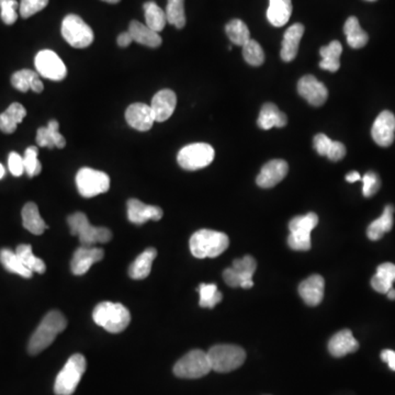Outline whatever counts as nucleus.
<instances>
[{
    "label": "nucleus",
    "mask_w": 395,
    "mask_h": 395,
    "mask_svg": "<svg viewBox=\"0 0 395 395\" xmlns=\"http://www.w3.org/2000/svg\"><path fill=\"white\" fill-rule=\"evenodd\" d=\"M92 318L96 324L112 334L123 332L130 322L131 314L126 306L113 302H102L96 306Z\"/></svg>",
    "instance_id": "obj_3"
},
{
    "label": "nucleus",
    "mask_w": 395,
    "mask_h": 395,
    "mask_svg": "<svg viewBox=\"0 0 395 395\" xmlns=\"http://www.w3.org/2000/svg\"><path fill=\"white\" fill-rule=\"evenodd\" d=\"M129 32L133 42L142 44V45L148 46V48H158L162 44V38L158 32L154 31L148 26L135 21V20L130 23Z\"/></svg>",
    "instance_id": "obj_27"
},
{
    "label": "nucleus",
    "mask_w": 395,
    "mask_h": 395,
    "mask_svg": "<svg viewBox=\"0 0 395 395\" xmlns=\"http://www.w3.org/2000/svg\"><path fill=\"white\" fill-rule=\"evenodd\" d=\"M17 8L16 0H0V17L6 25H13L17 21Z\"/></svg>",
    "instance_id": "obj_44"
},
{
    "label": "nucleus",
    "mask_w": 395,
    "mask_h": 395,
    "mask_svg": "<svg viewBox=\"0 0 395 395\" xmlns=\"http://www.w3.org/2000/svg\"><path fill=\"white\" fill-rule=\"evenodd\" d=\"M304 33V26L301 23H294L286 30L282 41V53H280L284 62H291L296 59Z\"/></svg>",
    "instance_id": "obj_23"
},
{
    "label": "nucleus",
    "mask_w": 395,
    "mask_h": 395,
    "mask_svg": "<svg viewBox=\"0 0 395 395\" xmlns=\"http://www.w3.org/2000/svg\"><path fill=\"white\" fill-rule=\"evenodd\" d=\"M62 35L65 41L75 49H85L94 42V32L91 28L76 15H68L64 18Z\"/></svg>",
    "instance_id": "obj_9"
},
{
    "label": "nucleus",
    "mask_w": 395,
    "mask_h": 395,
    "mask_svg": "<svg viewBox=\"0 0 395 395\" xmlns=\"http://www.w3.org/2000/svg\"><path fill=\"white\" fill-rule=\"evenodd\" d=\"M226 34L232 43L244 46L250 40V32L247 26L240 19L228 22L226 27Z\"/></svg>",
    "instance_id": "obj_37"
},
{
    "label": "nucleus",
    "mask_w": 395,
    "mask_h": 395,
    "mask_svg": "<svg viewBox=\"0 0 395 395\" xmlns=\"http://www.w3.org/2000/svg\"><path fill=\"white\" fill-rule=\"evenodd\" d=\"M344 32L346 34L347 43L352 46V49H362L368 43L369 35L360 27V23L356 17H350L347 19L344 26Z\"/></svg>",
    "instance_id": "obj_34"
},
{
    "label": "nucleus",
    "mask_w": 395,
    "mask_h": 395,
    "mask_svg": "<svg viewBox=\"0 0 395 395\" xmlns=\"http://www.w3.org/2000/svg\"><path fill=\"white\" fill-rule=\"evenodd\" d=\"M162 218V210L160 206H148L138 199L128 201V218L136 226L146 223L148 221H160Z\"/></svg>",
    "instance_id": "obj_20"
},
{
    "label": "nucleus",
    "mask_w": 395,
    "mask_h": 395,
    "mask_svg": "<svg viewBox=\"0 0 395 395\" xmlns=\"http://www.w3.org/2000/svg\"><path fill=\"white\" fill-rule=\"evenodd\" d=\"M345 155H346V148H345L344 144L340 143V142L333 141L328 157L332 162H338V160H343Z\"/></svg>",
    "instance_id": "obj_49"
},
{
    "label": "nucleus",
    "mask_w": 395,
    "mask_h": 395,
    "mask_svg": "<svg viewBox=\"0 0 395 395\" xmlns=\"http://www.w3.org/2000/svg\"><path fill=\"white\" fill-rule=\"evenodd\" d=\"M59 122L51 120L46 128H40L37 133V143L41 148H64L66 140L59 131Z\"/></svg>",
    "instance_id": "obj_25"
},
{
    "label": "nucleus",
    "mask_w": 395,
    "mask_h": 395,
    "mask_svg": "<svg viewBox=\"0 0 395 395\" xmlns=\"http://www.w3.org/2000/svg\"><path fill=\"white\" fill-rule=\"evenodd\" d=\"M177 104V96L170 89L158 91L150 104L156 122H165L172 117Z\"/></svg>",
    "instance_id": "obj_19"
},
{
    "label": "nucleus",
    "mask_w": 395,
    "mask_h": 395,
    "mask_svg": "<svg viewBox=\"0 0 395 395\" xmlns=\"http://www.w3.org/2000/svg\"><path fill=\"white\" fill-rule=\"evenodd\" d=\"M333 141L325 134L320 133L314 138V148L321 156H328Z\"/></svg>",
    "instance_id": "obj_48"
},
{
    "label": "nucleus",
    "mask_w": 395,
    "mask_h": 395,
    "mask_svg": "<svg viewBox=\"0 0 395 395\" xmlns=\"http://www.w3.org/2000/svg\"><path fill=\"white\" fill-rule=\"evenodd\" d=\"M213 148L206 143L184 146L178 153V164L186 170H198L210 165L214 160Z\"/></svg>",
    "instance_id": "obj_10"
},
{
    "label": "nucleus",
    "mask_w": 395,
    "mask_h": 395,
    "mask_svg": "<svg viewBox=\"0 0 395 395\" xmlns=\"http://www.w3.org/2000/svg\"><path fill=\"white\" fill-rule=\"evenodd\" d=\"M298 91L301 97L314 107L324 104L328 97V88L312 75L304 76L299 80Z\"/></svg>",
    "instance_id": "obj_15"
},
{
    "label": "nucleus",
    "mask_w": 395,
    "mask_h": 395,
    "mask_svg": "<svg viewBox=\"0 0 395 395\" xmlns=\"http://www.w3.org/2000/svg\"><path fill=\"white\" fill-rule=\"evenodd\" d=\"M243 56L252 66H260L265 61L264 50L257 41L252 39L243 46Z\"/></svg>",
    "instance_id": "obj_41"
},
{
    "label": "nucleus",
    "mask_w": 395,
    "mask_h": 395,
    "mask_svg": "<svg viewBox=\"0 0 395 395\" xmlns=\"http://www.w3.org/2000/svg\"><path fill=\"white\" fill-rule=\"evenodd\" d=\"M212 370L208 352L191 350L178 360L174 367V374L179 378L199 379Z\"/></svg>",
    "instance_id": "obj_8"
},
{
    "label": "nucleus",
    "mask_w": 395,
    "mask_h": 395,
    "mask_svg": "<svg viewBox=\"0 0 395 395\" xmlns=\"http://www.w3.org/2000/svg\"><path fill=\"white\" fill-rule=\"evenodd\" d=\"M38 77H39V74L31 69H21L13 74L11 77V84L19 91L27 92L28 90L31 89L32 83Z\"/></svg>",
    "instance_id": "obj_42"
},
{
    "label": "nucleus",
    "mask_w": 395,
    "mask_h": 395,
    "mask_svg": "<svg viewBox=\"0 0 395 395\" xmlns=\"http://www.w3.org/2000/svg\"><path fill=\"white\" fill-rule=\"evenodd\" d=\"M381 359H382L383 362L389 365L390 369L395 371V352L390 350H383V352H381Z\"/></svg>",
    "instance_id": "obj_50"
},
{
    "label": "nucleus",
    "mask_w": 395,
    "mask_h": 395,
    "mask_svg": "<svg viewBox=\"0 0 395 395\" xmlns=\"http://www.w3.org/2000/svg\"><path fill=\"white\" fill-rule=\"evenodd\" d=\"M362 179V182H364L362 194H364V196H366V198H370V196H374V194L378 192V190L380 189V178H379V176L377 175L376 172H367L366 175H365Z\"/></svg>",
    "instance_id": "obj_46"
},
{
    "label": "nucleus",
    "mask_w": 395,
    "mask_h": 395,
    "mask_svg": "<svg viewBox=\"0 0 395 395\" xmlns=\"http://www.w3.org/2000/svg\"><path fill=\"white\" fill-rule=\"evenodd\" d=\"M35 67L38 73L50 80L60 82L67 75L65 64L60 56L51 50L40 51L35 56Z\"/></svg>",
    "instance_id": "obj_13"
},
{
    "label": "nucleus",
    "mask_w": 395,
    "mask_h": 395,
    "mask_svg": "<svg viewBox=\"0 0 395 395\" xmlns=\"http://www.w3.org/2000/svg\"><path fill=\"white\" fill-rule=\"evenodd\" d=\"M200 294L199 304L202 308H213L216 304L222 301V294L218 290V286L214 284H201L198 288Z\"/></svg>",
    "instance_id": "obj_40"
},
{
    "label": "nucleus",
    "mask_w": 395,
    "mask_h": 395,
    "mask_svg": "<svg viewBox=\"0 0 395 395\" xmlns=\"http://www.w3.org/2000/svg\"><path fill=\"white\" fill-rule=\"evenodd\" d=\"M104 256V252L101 248L96 247V246H90V247L82 246L74 252L71 262L72 272L76 276L85 274L90 269V267L96 262H100Z\"/></svg>",
    "instance_id": "obj_16"
},
{
    "label": "nucleus",
    "mask_w": 395,
    "mask_h": 395,
    "mask_svg": "<svg viewBox=\"0 0 395 395\" xmlns=\"http://www.w3.org/2000/svg\"><path fill=\"white\" fill-rule=\"evenodd\" d=\"M104 1H106V3L108 4H118L120 0H104Z\"/></svg>",
    "instance_id": "obj_55"
},
{
    "label": "nucleus",
    "mask_w": 395,
    "mask_h": 395,
    "mask_svg": "<svg viewBox=\"0 0 395 395\" xmlns=\"http://www.w3.org/2000/svg\"><path fill=\"white\" fill-rule=\"evenodd\" d=\"M126 120L131 128L141 132L152 129L154 122H156L150 106L140 102L131 104L126 109Z\"/></svg>",
    "instance_id": "obj_17"
},
{
    "label": "nucleus",
    "mask_w": 395,
    "mask_h": 395,
    "mask_svg": "<svg viewBox=\"0 0 395 395\" xmlns=\"http://www.w3.org/2000/svg\"><path fill=\"white\" fill-rule=\"evenodd\" d=\"M76 186L82 196L92 198L109 190L110 178L106 172L92 168H82L76 175Z\"/></svg>",
    "instance_id": "obj_11"
},
{
    "label": "nucleus",
    "mask_w": 395,
    "mask_h": 395,
    "mask_svg": "<svg viewBox=\"0 0 395 395\" xmlns=\"http://www.w3.org/2000/svg\"><path fill=\"white\" fill-rule=\"evenodd\" d=\"M230 245L226 234L212 230H200L190 238V250L194 257L216 258L223 254Z\"/></svg>",
    "instance_id": "obj_2"
},
{
    "label": "nucleus",
    "mask_w": 395,
    "mask_h": 395,
    "mask_svg": "<svg viewBox=\"0 0 395 395\" xmlns=\"http://www.w3.org/2000/svg\"><path fill=\"white\" fill-rule=\"evenodd\" d=\"M8 166H9V170L13 176L16 177H20V176L25 172V162H23V157L20 156L19 154L16 153V152H11L9 154V157H8Z\"/></svg>",
    "instance_id": "obj_47"
},
{
    "label": "nucleus",
    "mask_w": 395,
    "mask_h": 395,
    "mask_svg": "<svg viewBox=\"0 0 395 395\" xmlns=\"http://www.w3.org/2000/svg\"><path fill=\"white\" fill-rule=\"evenodd\" d=\"M292 13L291 0H269L267 10V19L274 27H284L288 23Z\"/></svg>",
    "instance_id": "obj_26"
},
{
    "label": "nucleus",
    "mask_w": 395,
    "mask_h": 395,
    "mask_svg": "<svg viewBox=\"0 0 395 395\" xmlns=\"http://www.w3.org/2000/svg\"><path fill=\"white\" fill-rule=\"evenodd\" d=\"M67 326L65 316L59 311H52L44 316L35 332L32 334L28 345L30 355H38L46 350Z\"/></svg>",
    "instance_id": "obj_1"
},
{
    "label": "nucleus",
    "mask_w": 395,
    "mask_h": 395,
    "mask_svg": "<svg viewBox=\"0 0 395 395\" xmlns=\"http://www.w3.org/2000/svg\"><path fill=\"white\" fill-rule=\"evenodd\" d=\"M86 359L83 355L75 354L68 359L61 372L56 377L54 392L56 395H72L85 374Z\"/></svg>",
    "instance_id": "obj_5"
},
{
    "label": "nucleus",
    "mask_w": 395,
    "mask_h": 395,
    "mask_svg": "<svg viewBox=\"0 0 395 395\" xmlns=\"http://www.w3.org/2000/svg\"><path fill=\"white\" fill-rule=\"evenodd\" d=\"M143 8L146 26L155 32L162 31L167 23L165 11L154 1H148L144 4Z\"/></svg>",
    "instance_id": "obj_36"
},
{
    "label": "nucleus",
    "mask_w": 395,
    "mask_h": 395,
    "mask_svg": "<svg viewBox=\"0 0 395 395\" xmlns=\"http://www.w3.org/2000/svg\"><path fill=\"white\" fill-rule=\"evenodd\" d=\"M156 256H157V250L153 247L148 248L141 255H138V258L130 266V277L135 280H142L150 276Z\"/></svg>",
    "instance_id": "obj_30"
},
{
    "label": "nucleus",
    "mask_w": 395,
    "mask_h": 395,
    "mask_svg": "<svg viewBox=\"0 0 395 395\" xmlns=\"http://www.w3.org/2000/svg\"><path fill=\"white\" fill-rule=\"evenodd\" d=\"M325 282L322 276L313 274L299 286V294L308 306H316L324 298Z\"/></svg>",
    "instance_id": "obj_21"
},
{
    "label": "nucleus",
    "mask_w": 395,
    "mask_h": 395,
    "mask_svg": "<svg viewBox=\"0 0 395 395\" xmlns=\"http://www.w3.org/2000/svg\"><path fill=\"white\" fill-rule=\"evenodd\" d=\"M395 282V265L392 262H384L377 269V274L371 279V286L379 294H386L393 282Z\"/></svg>",
    "instance_id": "obj_31"
},
{
    "label": "nucleus",
    "mask_w": 395,
    "mask_h": 395,
    "mask_svg": "<svg viewBox=\"0 0 395 395\" xmlns=\"http://www.w3.org/2000/svg\"><path fill=\"white\" fill-rule=\"evenodd\" d=\"M5 174H6L5 167H4V166L1 165V164H0V179H3L4 176H5Z\"/></svg>",
    "instance_id": "obj_54"
},
{
    "label": "nucleus",
    "mask_w": 395,
    "mask_h": 395,
    "mask_svg": "<svg viewBox=\"0 0 395 395\" xmlns=\"http://www.w3.org/2000/svg\"><path fill=\"white\" fill-rule=\"evenodd\" d=\"M343 53V46L340 41H332L328 46L321 48L320 54L322 61L320 62V67L325 71H338L340 67V55Z\"/></svg>",
    "instance_id": "obj_32"
},
{
    "label": "nucleus",
    "mask_w": 395,
    "mask_h": 395,
    "mask_svg": "<svg viewBox=\"0 0 395 395\" xmlns=\"http://www.w3.org/2000/svg\"><path fill=\"white\" fill-rule=\"evenodd\" d=\"M318 224V216L313 212L306 216H296L289 223L290 235L288 244L290 248L299 252H306L311 250V232Z\"/></svg>",
    "instance_id": "obj_7"
},
{
    "label": "nucleus",
    "mask_w": 395,
    "mask_h": 395,
    "mask_svg": "<svg viewBox=\"0 0 395 395\" xmlns=\"http://www.w3.org/2000/svg\"><path fill=\"white\" fill-rule=\"evenodd\" d=\"M256 260L250 255H246L245 257L234 260L233 266L224 270V282L232 288H252L254 286L252 276L256 272Z\"/></svg>",
    "instance_id": "obj_12"
},
{
    "label": "nucleus",
    "mask_w": 395,
    "mask_h": 395,
    "mask_svg": "<svg viewBox=\"0 0 395 395\" xmlns=\"http://www.w3.org/2000/svg\"><path fill=\"white\" fill-rule=\"evenodd\" d=\"M288 123V118L280 111L274 104H265L260 110L257 124L260 129L270 130L272 128H284Z\"/></svg>",
    "instance_id": "obj_24"
},
{
    "label": "nucleus",
    "mask_w": 395,
    "mask_h": 395,
    "mask_svg": "<svg viewBox=\"0 0 395 395\" xmlns=\"http://www.w3.org/2000/svg\"><path fill=\"white\" fill-rule=\"evenodd\" d=\"M371 135L381 148L392 145L395 138V116L391 111H383L374 121Z\"/></svg>",
    "instance_id": "obj_14"
},
{
    "label": "nucleus",
    "mask_w": 395,
    "mask_h": 395,
    "mask_svg": "<svg viewBox=\"0 0 395 395\" xmlns=\"http://www.w3.org/2000/svg\"><path fill=\"white\" fill-rule=\"evenodd\" d=\"M367 1H376V0H367Z\"/></svg>",
    "instance_id": "obj_56"
},
{
    "label": "nucleus",
    "mask_w": 395,
    "mask_h": 395,
    "mask_svg": "<svg viewBox=\"0 0 395 395\" xmlns=\"http://www.w3.org/2000/svg\"><path fill=\"white\" fill-rule=\"evenodd\" d=\"M166 18L168 23L175 26L177 29H182L186 26L184 0H168Z\"/></svg>",
    "instance_id": "obj_39"
},
{
    "label": "nucleus",
    "mask_w": 395,
    "mask_h": 395,
    "mask_svg": "<svg viewBox=\"0 0 395 395\" xmlns=\"http://www.w3.org/2000/svg\"><path fill=\"white\" fill-rule=\"evenodd\" d=\"M212 370L226 374L240 368L246 359L245 350L235 345H216L208 352Z\"/></svg>",
    "instance_id": "obj_6"
},
{
    "label": "nucleus",
    "mask_w": 395,
    "mask_h": 395,
    "mask_svg": "<svg viewBox=\"0 0 395 395\" xmlns=\"http://www.w3.org/2000/svg\"><path fill=\"white\" fill-rule=\"evenodd\" d=\"M132 42H133V39H132V35L129 31L123 32L118 37V45L120 48H128Z\"/></svg>",
    "instance_id": "obj_51"
},
{
    "label": "nucleus",
    "mask_w": 395,
    "mask_h": 395,
    "mask_svg": "<svg viewBox=\"0 0 395 395\" xmlns=\"http://www.w3.org/2000/svg\"><path fill=\"white\" fill-rule=\"evenodd\" d=\"M39 150L35 146H30L26 150L23 162H25V172L29 177L39 175L42 170L41 162L38 160Z\"/></svg>",
    "instance_id": "obj_43"
},
{
    "label": "nucleus",
    "mask_w": 395,
    "mask_h": 395,
    "mask_svg": "<svg viewBox=\"0 0 395 395\" xmlns=\"http://www.w3.org/2000/svg\"><path fill=\"white\" fill-rule=\"evenodd\" d=\"M16 254L19 256L22 262H23L26 267L29 268L32 272H38V274H44V272H45V264H44L43 260L34 256L33 252H32L31 246L21 244V245L18 246L17 250H16Z\"/></svg>",
    "instance_id": "obj_38"
},
{
    "label": "nucleus",
    "mask_w": 395,
    "mask_h": 395,
    "mask_svg": "<svg viewBox=\"0 0 395 395\" xmlns=\"http://www.w3.org/2000/svg\"><path fill=\"white\" fill-rule=\"evenodd\" d=\"M0 262L6 269L11 274H19L23 278H31L32 274H33V272L22 262L16 252L8 250V248L0 250Z\"/></svg>",
    "instance_id": "obj_35"
},
{
    "label": "nucleus",
    "mask_w": 395,
    "mask_h": 395,
    "mask_svg": "<svg viewBox=\"0 0 395 395\" xmlns=\"http://www.w3.org/2000/svg\"><path fill=\"white\" fill-rule=\"evenodd\" d=\"M386 294H388V298L390 299V300H395V289L391 288Z\"/></svg>",
    "instance_id": "obj_53"
},
{
    "label": "nucleus",
    "mask_w": 395,
    "mask_h": 395,
    "mask_svg": "<svg viewBox=\"0 0 395 395\" xmlns=\"http://www.w3.org/2000/svg\"><path fill=\"white\" fill-rule=\"evenodd\" d=\"M27 116V110L18 102L10 104L5 112L0 114V130L4 133L11 134L17 130V126Z\"/></svg>",
    "instance_id": "obj_28"
},
{
    "label": "nucleus",
    "mask_w": 395,
    "mask_h": 395,
    "mask_svg": "<svg viewBox=\"0 0 395 395\" xmlns=\"http://www.w3.org/2000/svg\"><path fill=\"white\" fill-rule=\"evenodd\" d=\"M358 348L359 343L350 330H343L336 333L328 342V350L330 355L337 358L356 352Z\"/></svg>",
    "instance_id": "obj_22"
},
{
    "label": "nucleus",
    "mask_w": 395,
    "mask_h": 395,
    "mask_svg": "<svg viewBox=\"0 0 395 395\" xmlns=\"http://www.w3.org/2000/svg\"><path fill=\"white\" fill-rule=\"evenodd\" d=\"M346 180L347 182H350V184H352V182H359V180H362V176H360V174H359V172H350V174H347Z\"/></svg>",
    "instance_id": "obj_52"
},
{
    "label": "nucleus",
    "mask_w": 395,
    "mask_h": 395,
    "mask_svg": "<svg viewBox=\"0 0 395 395\" xmlns=\"http://www.w3.org/2000/svg\"><path fill=\"white\" fill-rule=\"evenodd\" d=\"M49 0H21L20 3V15L23 19L35 15L48 6Z\"/></svg>",
    "instance_id": "obj_45"
},
{
    "label": "nucleus",
    "mask_w": 395,
    "mask_h": 395,
    "mask_svg": "<svg viewBox=\"0 0 395 395\" xmlns=\"http://www.w3.org/2000/svg\"><path fill=\"white\" fill-rule=\"evenodd\" d=\"M68 226L71 233L79 238L82 246H95L96 244L108 243L112 238L111 230L107 228H97L90 224L87 216L83 212H76L68 216Z\"/></svg>",
    "instance_id": "obj_4"
},
{
    "label": "nucleus",
    "mask_w": 395,
    "mask_h": 395,
    "mask_svg": "<svg viewBox=\"0 0 395 395\" xmlns=\"http://www.w3.org/2000/svg\"><path fill=\"white\" fill-rule=\"evenodd\" d=\"M22 224L34 235H41L48 228L43 218L40 216L39 208L33 202H29L22 208Z\"/></svg>",
    "instance_id": "obj_29"
},
{
    "label": "nucleus",
    "mask_w": 395,
    "mask_h": 395,
    "mask_svg": "<svg viewBox=\"0 0 395 395\" xmlns=\"http://www.w3.org/2000/svg\"><path fill=\"white\" fill-rule=\"evenodd\" d=\"M288 164L284 160H270L262 166L256 182L260 187L265 188V189L274 187L276 184L284 179L288 174Z\"/></svg>",
    "instance_id": "obj_18"
},
{
    "label": "nucleus",
    "mask_w": 395,
    "mask_h": 395,
    "mask_svg": "<svg viewBox=\"0 0 395 395\" xmlns=\"http://www.w3.org/2000/svg\"><path fill=\"white\" fill-rule=\"evenodd\" d=\"M393 213H394V206H386L382 216L369 226L368 230H367L369 240H381L384 234L389 233L392 230Z\"/></svg>",
    "instance_id": "obj_33"
}]
</instances>
